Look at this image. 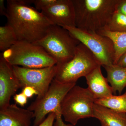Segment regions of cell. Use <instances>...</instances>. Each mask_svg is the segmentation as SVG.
Here are the masks:
<instances>
[{
  "instance_id": "1",
  "label": "cell",
  "mask_w": 126,
  "mask_h": 126,
  "mask_svg": "<svg viewBox=\"0 0 126 126\" xmlns=\"http://www.w3.org/2000/svg\"><path fill=\"white\" fill-rule=\"evenodd\" d=\"M6 8L7 24L14 30L18 41L36 43L54 25L25 0H8Z\"/></svg>"
},
{
  "instance_id": "2",
  "label": "cell",
  "mask_w": 126,
  "mask_h": 126,
  "mask_svg": "<svg viewBox=\"0 0 126 126\" xmlns=\"http://www.w3.org/2000/svg\"><path fill=\"white\" fill-rule=\"evenodd\" d=\"M76 27L96 32L103 29L116 10L119 0H72Z\"/></svg>"
},
{
  "instance_id": "3",
  "label": "cell",
  "mask_w": 126,
  "mask_h": 126,
  "mask_svg": "<svg viewBox=\"0 0 126 126\" xmlns=\"http://www.w3.org/2000/svg\"><path fill=\"white\" fill-rule=\"evenodd\" d=\"M0 56L11 65L28 68L52 67L57 63L43 48L33 43L18 41Z\"/></svg>"
},
{
  "instance_id": "4",
  "label": "cell",
  "mask_w": 126,
  "mask_h": 126,
  "mask_svg": "<svg viewBox=\"0 0 126 126\" xmlns=\"http://www.w3.org/2000/svg\"><path fill=\"white\" fill-rule=\"evenodd\" d=\"M80 43L67 30L53 25L44 38L33 44L43 48L56 61V65H59L72 59Z\"/></svg>"
},
{
  "instance_id": "5",
  "label": "cell",
  "mask_w": 126,
  "mask_h": 126,
  "mask_svg": "<svg viewBox=\"0 0 126 126\" xmlns=\"http://www.w3.org/2000/svg\"><path fill=\"white\" fill-rule=\"evenodd\" d=\"M56 65L58 69L54 79L55 81L63 83H76L79 79L86 77L101 65L90 50L80 43L72 60Z\"/></svg>"
},
{
  "instance_id": "6",
  "label": "cell",
  "mask_w": 126,
  "mask_h": 126,
  "mask_svg": "<svg viewBox=\"0 0 126 126\" xmlns=\"http://www.w3.org/2000/svg\"><path fill=\"white\" fill-rule=\"evenodd\" d=\"M95 100L88 88L74 86L61 102V113L65 121L75 126L80 119L94 117Z\"/></svg>"
},
{
  "instance_id": "7",
  "label": "cell",
  "mask_w": 126,
  "mask_h": 126,
  "mask_svg": "<svg viewBox=\"0 0 126 126\" xmlns=\"http://www.w3.org/2000/svg\"><path fill=\"white\" fill-rule=\"evenodd\" d=\"M76 83H63L53 80L45 95L36 98L27 108L34 113L33 126H38L51 113L56 115L55 119L62 118L61 102L68 92Z\"/></svg>"
},
{
  "instance_id": "8",
  "label": "cell",
  "mask_w": 126,
  "mask_h": 126,
  "mask_svg": "<svg viewBox=\"0 0 126 126\" xmlns=\"http://www.w3.org/2000/svg\"><path fill=\"white\" fill-rule=\"evenodd\" d=\"M72 36L87 47L104 67L113 64L115 51L112 41L95 32L86 31L76 27H63Z\"/></svg>"
},
{
  "instance_id": "9",
  "label": "cell",
  "mask_w": 126,
  "mask_h": 126,
  "mask_svg": "<svg viewBox=\"0 0 126 126\" xmlns=\"http://www.w3.org/2000/svg\"><path fill=\"white\" fill-rule=\"evenodd\" d=\"M13 69L22 88L27 86L33 87L38 95L36 98L44 96L56 76L58 67L55 65L42 68H28L14 65Z\"/></svg>"
},
{
  "instance_id": "10",
  "label": "cell",
  "mask_w": 126,
  "mask_h": 126,
  "mask_svg": "<svg viewBox=\"0 0 126 126\" xmlns=\"http://www.w3.org/2000/svg\"><path fill=\"white\" fill-rule=\"evenodd\" d=\"M22 88L12 65L4 58H0V109L10 104L11 98Z\"/></svg>"
},
{
  "instance_id": "11",
  "label": "cell",
  "mask_w": 126,
  "mask_h": 126,
  "mask_svg": "<svg viewBox=\"0 0 126 126\" xmlns=\"http://www.w3.org/2000/svg\"><path fill=\"white\" fill-rule=\"evenodd\" d=\"M41 12L54 25L62 27H76L72 0H58L54 4L43 9Z\"/></svg>"
},
{
  "instance_id": "12",
  "label": "cell",
  "mask_w": 126,
  "mask_h": 126,
  "mask_svg": "<svg viewBox=\"0 0 126 126\" xmlns=\"http://www.w3.org/2000/svg\"><path fill=\"white\" fill-rule=\"evenodd\" d=\"M34 118L33 112L16 104L0 109V126H30Z\"/></svg>"
},
{
  "instance_id": "13",
  "label": "cell",
  "mask_w": 126,
  "mask_h": 126,
  "mask_svg": "<svg viewBox=\"0 0 126 126\" xmlns=\"http://www.w3.org/2000/svg\"><path fill=\"white\" fill-rule=\"evenodd\" d=\"M101 66L98 65L85 77L88 88L96 99L109 96L113 94L107 78L102 74Z\"/></svg>"
},
{
  "instance_id": "14",
  "label": "cell",
  "mask_w": 126,
  "mask_h": 126,
  "mask_svg": "<svg viewBox=\"0 0 126 126\" xmlns=\"http://www.w3.org/2000/svg\"><path fill=\"white\" fill-rule=\"evenodd\" d=\"M94 117L98 119L101 126H126V113L119 112L94 103Z\"/></svg>"
},
{
  "instance_id": "15",
  "label": "cell",
  "mask_w": 126,
  "mask_h": 126,
  "mask_svg": "<svg viewBox=\"0 0 126 126\" xmlns=\"http://www.w3.org/2000/svg\"><path fill=\"white\" fill-rule=\"evenodd\" d=\"M107 72V79L111 85L113 93L117 92L119 95L126 87V67L116 64L104 66Z\"/></svg>"
},
{
  "instance_id": "16",
  "label": "cell",
  "mask_w": 126,
  "mask_h": 126,
  "mask_svg": "<svg viewBox=\"0 0 126 126\" xmlns=\"http://www.w3.org/2000/svg\"><path fill=\"white\" fill-rule=\"evenodd\" d=\"M97 33L107 36L113 43L115 54L113 64H116L121 56L126 52V32L116 33L102 29L96 32Z\"/></svg>"
},
{
  "instance_id": "17",
  "label": "cell",
  "mask_w": 126,
  "mask_h": 126,
  "mask_svg": "<svg viewBox=\"0 0 126 126\" xmlns=\"http://www.w3.org/2000/svg\"><path fill=\"white\" fill-rule=\"evenodd\" d=\"M95 103L118 112L126 113V92L118 96L112 94L106 97L96 99Z\"/></svg>"
},
{
  "instance_id": "18",
  "label": "cell",
  "mask_w": 126,
  "mask_h": 126,
  "mask_svg": "<svg viewBox=\"0 0 126 126\" xmlns=\"http://www.w3.org/2000/svg\"><path fill=\"white\" fill-rule=\"evenodd\" d=\"M18 41L14 30L7 24L0 27V50L3 52L9 49Z\"/></svg>"
},
{
  "instance_id": "19",
  "label": "cell",
  "mask_w": 126,
  "mask_h": 126,
  "mask_svg": "<svg viewBox=\"0 0 126 126\" xmlns=\"http://www.w3.org/2000/svg\"><path fill=\"white\" fill-rule=\"evenodd\" d=\"M102 29L116 33L126 32V16L115 10Z\"/></svg>"
},
{
  "instance_id": "20",
  "label": "cell",
  "mask_w": 126,
  "mask_h": 126,
  "mask_svg": "<svg viewBox=\"0 0 126 126\" xmlns=\"http://www.w3.org/2000/svg\"><path fill=\"white\" fill-rule=\"evenodd\" d=\"M58 0H34L33 3L35 9L38 10L49 7L56 3Z\"/></svg>"
},
{
  "instance_id": "21",
  "label": "cell",
  "mask_w": 126,
  "mask_h": 126,
  "mask_svg": "<svg viewBox=\"0 0 126 126\" xmlns=\"http://www.w3.org/2000/svg\"><path fill=\"white\" fill-rule=\"evenodd\" d=\"M14 99L16 103L18 104L21 107H24L27 103L28 98L21 92L15 94L14 96Z\"/></svg>"
},
{
  "instance_id": "22",
  "label": "cell",
  "mask_w": 126,
  "mask_h": 126,
  "mask_svg": "<svg viewBox=\"0 0 126 126\" xmlns=\"http://www.w3.org/2000/svg\"><path fill=\"white\" fill-rule=\"evenodd\" d=\"M56 118V115L54 113H51L38 126H53L54 122Z\"/></svg>"
},
{
  "instance_id": "23",
  "label": "cell",
  "mask_w": 126,
  "mask_h": 126,
  "mask_svg": "<svg viewBox=\"0 0 126 126\" xmlns=\"http://www.w3.org/2000/svg\"><path fill=\"white\" fill-rule=\"evenodd\" d=\"M22 92L28 98H31L34 95L38 96V93L34 88L30 86H27L23 88Z\"/></svg>"
},
{
  "instance_id": "24",
  "label": "cell",
  "mask_w": 126,
  "mask_h": 126,
  "mask_svg": "<svg viewBox=\"0 0 126 126\" xmlns=\"http://www.w3.org/2000/svg\"><path fill=\"white\" fill-rule=\"evenodd\" d=\"M116 10L126 16V0H119Z\"/></svg>"
},
{
  "instance_id": "25",
  "label": "cell",
  "mask_w": 126,
  "mask_h": 126,
  "mask_svg": "<svg viewBox=\"0 0 126 126\" xmlns=\"http://www.w3.org/2000/svg\"><path fill=\"white\" fill-rule=\"evenodd\" d=\"M0 15L1 16H5L7 18V9L6 7L5 6L4 0H0Z\"/></svg>"
},
{
  "instance_id": "26",
  "label": "cell",
  "mask_w": 126,
  "mask_h": 126,
  "mask_svg": "<svg viewBox=\"0 0 126 126\" xmlns=\"http://www.w3.org/2000/svg\"><path fill=\"white\" fill-rule=\"evenodd\" d=\"M116 64L121 67H126V52L121 56Z\"/></svg>"
},
{
  "instance_id": "27",
  "label": "cell",
  "mask_w": 126,
  "mask_h": 126,
  "mask_svg": "<svg viewBox=\"0 0 126 126\" xmlns=\"http://www.w3.org/2000/svg\"><path fill=\"white\" fill-rule=\"evenodd\" d=\"M54 126H75L71 124H66L63 122V119H56Z\"/></svg>"
}]
</instances>
